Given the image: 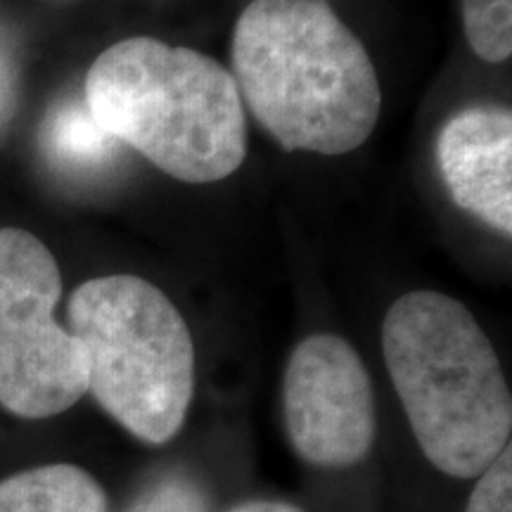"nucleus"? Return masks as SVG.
<instances>
[{
  "label": "nucleus",
  "mask_w": 512,
  "mask_h": 512,
  "mask_svg": "<svg viewBox=\"0 0 512 512\" xmlns=\"http://www.w3.org/2000/svg\"><path fill=\"white\" fill-rule=\"evenodd\" d=\"M233 79L285 150L344 155L375 131L373 60L325 0H254L233 31Z\"/></svg>",
  "instance_id": "nucleus-1"
},
{
  "label": "nucleus",
  "mask_w": 512,
  "mask_h": 512,
  "mask_svg": "<svg viewBox=\"0 0 512 512\" xmlns=\"http://www.w3.org/2000/svg\"><path fill=\"white\" fill-rule=\"evenodd\" d=\"M382 351L425 458L477 479L512 434L508 380L477 318L448 294L408 292L384 316Z\"/></svg>",
  "instance_id": "nucleus-2"
},
{
  "label": "nucleus",
  "mask_w": 512,
  "mask_h": 512,
  "mask_svg": "<svg viewBox=\"0 0 512 512\" xmlns=\"http://www.w3.org/2000/svg\"><path fill=\"white\" fill-rule=\"evenodd\" d=\"M93 119L183 183L240 169L247 124L233 74L209 55L136 36L114 43L86 76Z\"/></svg>",
  "instance_id": "nucleus-3"
},
{
  "label": "nucleus",
  "mask_w": 512,
  "mask_h": 512,
  "mask_svg": "<svg viewBox=\"0 0 512 512\" xmlns=\"http://www.w3.org/2000/svg\"><path fill=\"white\" fill-rule=\"evenodd\" d=\"M69 325L102 411L150 446L174 439L195 396V342L171 299L138 275L93 278L69 299Z\"/></svg>",
  "instance_id": "nucleus-4"
},
{
  "label": "nucleus",
  "mask_w": 512,
  "mask_h": 512,
  "mask_svg": "<svg viewBox=\"0 0 512 512\" xmlns=\"http://www.w3.org/2000/svg\"><path fill=\"white\" fill-rule=\"evenodd\" d=\"M60 268L27 230H0V406L24 420L60 415L88 392L86 351L55 320Z\"/></svg>",
  "instance_id": "nucleus-5"
},
{
  "label": "nucleus",
  "mask_w": 512,
  "mask_h": 512,
  "mask_svg": "<svg viewBox=\"0 0 512 512\" xmlns=\"http://www.w3.org/2000/svg\"><path fill=\"white\" fill-rule=\"evenodd\" d=\"M283 415L299 458L316 467H354L375 444L373 384L347 339L311 335L285 368Z\"/></svg>",
  "instance_id": "nucleus-6"
},
{
  "label": "nucleus",
  "mask_w": 512,
  "mask_h": 512,
  "mask_svg": "<svg viewBox=\"0 0 512 512\" xmlns=\"http://www.w3.org/2000/svg\"><path fill=\"white\" fill-rule=\"evenodd\" d=\"M441 176L460 209L498 233H512V114L501 107H470L441 128Z\"/></svg>",
  "instance_id": "nucleus-7"
},
{
  "label": "nucleus",
  "mask_w": 512,
  "mask_h": 512,
  "mask_svg": "<svg viewBox=\"0 0 512 512\" xmlns=\"http://www.w3.org/2000/svg\"><path fill=\"white\" fill-rule=\"evenodd\" d=\"M0 512H110V501L91 472L57 463L3 479Z\"/></svg>",
  "instance_id": "nucleus-8"
},
{
  "label": "nucleus",
  "mask_w": 512,
  "mask_h": 512,
  "mask_svg": "<svg viewBox=\"0 0 512 512\" xmlns=\"http://www.w3.org/2000/svg\"><path fill=\"white\" fill-rule=\"evenodd\" d=\"M46 152L62 169L100 171L117 155L119 140L93 119L86 102H64L50 114L43 133Z\"/></svg>",
  "instance_id": "nucleus-9"
},
{
  "label": "nucleus",
  "mask_w": 512,
  "mask_h": 512,
  "mask_svg": "<svg viewBox=\"0 0 512 512\" xmlns=\"http://www.w3.org/2000/svg\"><path fill=\"white\" fill-rule=\"evenodd\" d=\"M463 27L482 60L498 64L512 55V0H463Z\"/></svg>",
  "instance_id": "nucleus-10"
},
{
  "label": "nucleus",
  "mask_w": 512,
  "mask_h": 512,
  "mask_svg": "<svg viewBox=\"0 0 512 512\" xmlns=\"http://www.w3.org/2000/svg\"><path fill=\"white\" fill-rule=\"evenodd\" d=\"M126 512H209V498L195 479L169 475L147 486Z\"/></svg>",
  "instance_id": "nucleus-11"
},
{
  "label": "nucleus",
  "mask_w": 512,
  "mask_h": 512,
  "mask_svg": "<svg viewBox=\"0 0 512 512\" xmlns=\"http://www.w3.org/2000/svg\"><path fill=\"white\" fill-rule=\"evenodd\" d=\"M465 512H512V446L477 477Z\"/></svg>",
  "instance_id": "nucleus-12"
},
{
  "label": "nucleus",
  "mask_w": 512,
  "mask_h": 512,
  "mask_svg": "<svg viewBox=\"0 0 512 512\" xmlns=\"http://www.w3.org/2000/svg\"><path fill=\"white\" fill-rule=\"evenodd\" d=\"M228 512H306V510L285 501H266V498H256V501L235 505V508Z\"/></svg>",
  "instance_id": "nucleus-13"
}]
</instances>
